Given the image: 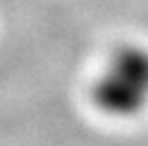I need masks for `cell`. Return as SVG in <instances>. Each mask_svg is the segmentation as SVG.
Returning a JSON list of instances; mask_svg holds the SVG:
<instances>
[{"instance_id": "cell-1", "label": "cell", "mask_w": 148, "mask_h": 146, "mask_svg": "<svg viewBox=\"0 0 148 146\" xmlns=\"http://www.w3.org/2000/svg\"><path fill=\"white\" fill-rule=\"evenodd\" d=\"M91 97L110 117L127 119L140 114L148 106V47H119L93 81Z\"/></svg>"}]
</instances>
